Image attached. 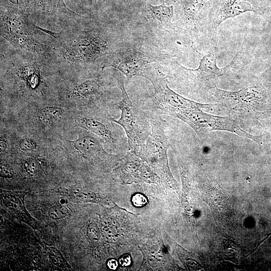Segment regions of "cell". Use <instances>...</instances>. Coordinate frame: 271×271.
Segmentation results:
<instances>
[{
  "label": "cell",
  "instance_id": "obj_32",
  "mask_svg": "<svg viewBox=\"0 0 271 271\" xmlns=\"http://www.w3.org/2000/svg\"><path fill=\"white\" fill-rule=\"evenodd\" d=\"M60 204L65 205L67 203V201L65 199H62L60 200Z\"/></svg>",
  "mask_w": 271,
  "mask_h": 271
},
{
  "label": "cell",
  "instance_id": "obj_11",
  "mask_svg": "<svg viewBox=\"0 0 271 271\" xmlns=\"http://www.w3.org/2000/svg\"><path fill=\"white\" fill-rule=\"evenodd\" d=\"M57 3L53 0H1V6L6 10L22 13L27 16L51 12Z\"/></svg>",
  "mask_w": 271,
  "mask_h": 271
},
{
  "label": "cell",
  "instance_id": "obj_14",
  "mask_svg": "<svg viewBox=\"0 0 271 271\" xmlns=\"http://www.w3.org/2000/svg\"><path fill=\"white\" fill-rule=\"evenodd\" d=\"M85 127L106 142L114 143V140L110 129L103 122L93 118H84L82 119Z\"/></svg>",
  "mask_w": 271,
  "mask_h": 271
},
{
  "label": "cell",
  "instance_id": "obj_2",
  "mask_svg": "<svg viewBox=\"0 0 271 271\" xmlns=\"http://www.w3.org/2000/svg\"><path fill=\"white\" fill-rule=\"evenodd\" d=\"M124 42L100 27L89 28L65 37L58 51L60 56L71 63H94L100 57L117 51Z\"/></svg>",
  "mask_w": 271,
  "mask_h": 271
},
{
  "label": "cell",
  "instance_id": "obj_23",
  "mask_svg": "<svg viewBox=\"0 0 271 271\" xmlns=\"http://www.w3.org/2000/svg\"><path fill=\"white\" fill-rule=\"evenodd\" d=\"M19 147L22 151H30L36 149L37 144L30 139L23 138L20 141Z\"/></svg>",
  "mask_w": 271,
  "mask_h": 271
},
{
  "label": "cell",
  "instance_id": "obj_4",
  "mask_svg": "<svg viewBox=\"0 0 271 271\" xmlns=\"http://www.w3.org/2000/svg\"><path fill=\"white\" fill-rule=\"evenodd\" d=\"M139 76L146 78L151 83L156 104L165 114L176 118L181 113L199 109H210L216 105L199 103L176 93L169 87L167 75L151 64Z\"/></svg>",
  "mask_w": 271,
  "mask_h": 271
},
{
  "label": "cell",
  "instance_id": "obj_5",
  "mask_svg": "<svg viewBox=\"0 0 271 271\" xmlns=\"http://www.w3.org/2000/svg\"><path fill=\"white\" fill-rule=\"evenodd\" d=\"M116 80L121 92V99L118 103L121 113L118 119L111 120L123 128L127 138L128 150L136 153L149 135L151 127L149 128L148 120L143 111L136 107L129 98L120 72L117 73Z\"/></svg>",
  "mask_w": 271,
  "mask_h": 271
},
{
  "label": "cell",
  "instance_id": "obj_27",
  "mask_svg": "<svg viewBox=\"0 0 271 271\" xmlns=\"http://www.w3.org/2000/svg\"><path fill=\"white\" fill-rule=\"evenodd\" d=\"M14 173L12 168L7 164L1 166V175L4 177L10 178L14 176Z\"/></svg>",
  "mask_w": 271,
  "mask_h": 271
},
{
  "label": "cell",
  "instance_id": "obj_21",
  "mask_svg": "<svg viewBox=\"0 0 271 271\" xmlns=\"http://www.w3.org/2000/svg\"><path fill=\"white\" fill-rule=\"evenodd\" d=\"M69 213V210L65 205H55L49 208V216L53 219H59L65 217Z\"/></svg>",
  "mask_w": 271,
  "mask_h": 271
},
{
  "label": "cell",
  "instance_id": "obj_3",
  "mask_svg": "<svg viewBox=\"0 0 271 271\" xmlns=\"http://www.w3.org/2000/svg\"><path fill=\"white\" fill-rule=\"evenodd\" d=\"M172 57L150 41L139 39L124 42L117 51L109 55L110 58L101 68H114L129 80L139 76L152 63L163 62Z\"/></svg>",
  "mask_w": 271,
  "mask_h": 271
},
{
  "label": "cell",
  "instance_id": "obj_7",
  "mask_svg": "<svg viewBox=\"0 0 271 271\" xmlns=\"http://www.w3.org/2000/svg\"><path fill=\"white\" fill-rule=\"evenodd\" d=\"M213 0H178L176 8L177 28L187 33L192 40L206 38L212 42L208 33V14Z\"/></svg>",
  "mask_w": 271,
  "mask_h": 271
},
{
  "label": "cell",
  "instance_id": "obj_18",
  "mask_svg": "<svg viewBox=\"0 0 271 271\" xmlns=\"http://www.w3.org/2000/svg\"><path fill=\"white\" fill-rule=\"evenodd\" d=\"M2 199L5 206L16 213L21 214L24 213L27 217L29 216L25 209L23 200H21L18 195L13 193H3Z\"/></svg>",
  "mask_w": 271,
  "mask_h": 271
},
{
  "label": "cell",
  "instance_id": "obj_8",
  "mask_svg": "<svg viewBox=\"0 0 271 271\" xmlns=\"http://www.w3.org/2000/svg\"><path fill=\"white\" fill-rule=\"evenodd\" d=\"M209 94L232 112L239 113L256 111L270 100L269 91L262 85L245 87L234 91L216 87L211 89Z\"/></svg>",
  "mask_w": 271,
  "mask_h": 271
},
{
  "label": "cell",
  "instance_id": "obj_24",
  "mask_svg": "<svg viewBox=\"0 0 271 271\" xmlns=\"http://www.w3.org/2000/svg\"><path fill=\"white\" fill-rule=\"evenodd\" d=\"M132 204L138 207L145 206L148 202L146 197L141 193H136L131 198Z\"/></svg>",
  "mask_w": 271,
  "mask_h": 271
},
{
  "label": "cell",
  "instance_id": "obj_17",
  "mask_svg": "<svg viewBox=\"0 0 271 271\" xmlns=\"http://www.w3.org/2000/svg\"><path fill=\"white\" fill-rule=\"evenodd\" d=\"M63 114V109L57 106H46L38 109L37 116L42 121L52 123L62 118Z\"/></svg>",
  "mask_w": 271,
  "mask_h": 271
},
{
  "label": "cell",
  "instance_id": "obj_19",
  "mask_svg": "<svg viewBox=\"0 0 271 271\" xmlns=\"http://www.w3.org/2000/svg\"><path fill=\"white\" fill-rule=\"evenodd\" d=\"M49 258L52 263L61 268H70L62 253L56 248L50 247L48 251Z\"/></svg>",
  "mask_w": 271,
  "mask_h": 271
},
{
  "label": "cell",
  "instance_id": "obj_16",
  "mask_svg": "<svg viewBox=\"0 0 271 271\" xmlns=\"http://www.w3.org/2000/svg\"><path fill=\"white\" fill-rule=\"evenodd\" d=\"M20 76L27 81L29 86L33 88H36L39 83V69L34 64H25L22 66L19 71Z\"/></svg>",
  "mask_w": 271,
  "mask_h": 271
},
{
  "label": "cell",
  "instance_id": "obj_30",
  "mask_svg": "<svg viewBox=\"0 0 271 271\" xmlns=\"http://www.w3.org/2000/svg\"><path fill=\"white\" fill-rule=\"evenodd\" d=\"M118 265V261L115 259H109L107 262V267L111 269L115 270Z\"/></svg>",
  "mask_w": 271,
  "mask_h": 271
},
{
  "label": "cell",
  "instance_id": "obj_10",
  "mask_svg": "<svg viewBox=\"0 0 271 271\" xmlns=\"http://www.w3.org/2000/svg\"><path fill=\"white\" fill-rule=\"evenodd\" d=\"M259 7L254 0H213L208 14V29L212 42H215L217 29L224 21L248 12L257 13Z\"/></svg>",
  "mask_w": 271,
  "mask_h": 271
},
{
  "label": "cell",
  "instance_id": "obj_31",
  "mask_svg": "<svg viewBox=\"0 0 271 271\" xmlns=\"http://www.w3.org/2000/svg\"><path fill=\"white\" fill-rule=\"evenodd\" d=\"M7 149V144L3 141H1V152H4Z\"/></svg>",
  "mask_w": 271,
  "mask_h": 271
},
{
  "label": "cell",
  "instance_id": "obj_33",
  "mask_svg": "<svg viewBox=\"0 0 271 271\" xmlns=\"http://www.w3.org/2000/svg\"><path fill=\"white\" fill-rule=\"evenodd\" d=\"M270 235H271V233H269L266 236V237L262 240V241H263L266 238H267Z\"/></svg>",
  "mask_w": 271,
  "mask_h": 271
},
{
  "label": "cell",
  "instance_id": "obj_6",
  "mask_svg": "<svg viewBox=\"0 0 271 271\" xmlns=\"http://www.w3.org/2000/svg\"><path fill=\"white\" fill-rule=\"evenodd\" d=\"M1 11V35L15 48L26 53L39 54L45 46L35 37L26 15L10 10Z\"/></svg>",
  "mask_w": 271,
  "mask_h": 271
},
{
  "label": "cell",
  "instance_id": "obj_20",
  "mask_svg": "<svg viewBox=\"0 0 271 271\" xmlns=\"http://www.w3.org/2000/svg\"><path fill=\"white\" fill-rule=\"evenodd\" d=\"M70 196L77 201H87L91 199V193L79 186L72 187L69 190Z\"/></svg>",
  "mask_w": 271,
  "mask_h": 271
},
{
  "label": "cell",
  "instance_id": "obj_13",
  "mask_svg": "<svg viewBox=\"0 0 271 271\" xmlns=\"http://www.w3.org/2000/svg\"><path fill=\"white\" fill-rule=\"evenodd\" d=\"M69 142L75 150L83 156L88 157L105 153L99 142L92 137L84 136Z\"/></svg>",
  "mask_w": 271,
  "mask_h": 271
},
{
  "label": "cell",
  "instance_id": "obj_15",
  "mask_svg": "<svg viewBox=\"0 0 271 271\" xmlns=\"http://www.w3.org/2000/svg\"><path fill=\"white\" fill-rule=\"evenodd\" d=\"M101 84L96 79L86 80L76 85L72 90L70 97H86L98 94L101 90Z\"/></svg>",
  "mask_w": 271,
  "mask_h": 271
},
{
  "label": "cell",
  "instance_id": "obj_29",
  "mask_svg": "<svg viewBox=\"0 0 271 271\" xmlns=\"http://www.w3.org/2000/svg\"><path fill=\"white\" fill-rule=\"evenodd\" d=\"M93 10L98 11L106 0H88Z\"/></svg>",
  "mask_w": 271,
  "mask_h": 271
},
{
  "label": "cell",
  "instance_id": "obj_1",
  "mask_svg": "<svg viewBox=\"0 0 271 271\" xmlns=\"http://www.w3.org/2000/svg\"><path fill=\"white\" fill-rule=\"evenodd\" d=\"M198 67L190 69L182 65L174 58L168 64L169 72L166 74L187 93L205 95L217 87L218 79L223 76H232L241 70L249 63L248 56L242 49L238 51L232 60L225 67L219 68L214 52L203 54Z\"/></svg>",
  "mask_w": 271,
  "mask_h": 271
},
{
  "label": "cell",
  "instance_id": "obj_9",
  "mask_svg": "<svg viewBox=\"0 0 271 271\" xmlns=\"http://www.w3.org/2000/svg\"><path fill=\"white\" fill-rule=\"evenodd\" d=\"M176 118L188 124L199 136L211 131H226L262 144L261 136L247 132L235 120L229 116L214 115L199 109L181 113Z\"/></svg>",
  "mask_w": 271,
  "mask_h": 271
},
{
  "label": "cell",
  "instance_id": "obj_28",
  "mask_svg": "<svg viewBox=\"0 0 271 271\" xmlns=\"http://www.w3.org/2000/svg\"><path fill=\"white\" fill-rule=\"evenodd\" d=\"M119 262L120 264L124 267L129 266L131 262V259L130 256L126 254L122 255L119 259Z\"/></svg>",
  "mask_w": 271,
  "mask_h": 271
},
{
  "label": "cell",
  "instance_id": "obj_12",
  "mask_svg": "<svg viewBox=\"0 0 271 271\" xmlns=\"http://www.w3.org/2000/svg\"><path fill=\"white\" fill-rule=\"evenodd\" d=\"M147 10L151 20L160 28L168 32L176 30L177 27L173 22L175 15L173 6H167L164 3L157 6L148 4Z\"/></svg>",
  "mask_w": 271,
  "mask_h": 271
},
{
  "label": "cell",
  "instance_id": "obj_26",
  "mask_svg": "<svg viewBox=\"0 0 271 271\" xmlns=\"http://www.w3.org/2000/svg\"><path fill=\"white\" fill-rule=\"evenodd\" d=\"M24 168L29 175H33L36 170V162L33 159L29 158L25 161Z\"/></svg>",
  "mask_w": 271,
  "mask_h": 271
},
{
  "label": "cell",
  "instance_id": "obj_25",
  "mask_svg": "<svg viewBox=\"0 0 271 271\" xmlns=\"http://www.w3.org/2000/svg\"><path fill=\"white\" fill-rule=\"evenodd\" d=\"M87 236L91 240H97L99 237V229L97 226L93 223L89 224L87 229Z\"/></svg>",
  "mask_w": 271,
  "mask_h": 271
},
{
  "label": "cell",
  "instance_id": "obj_22",
  "mask_svg": "<svg viewBox=\"0 0 271 271\" xmlns=\"http://www.w3.org/2000/svg\"><path fill=\"white\" fill-rule=\"evenodd\" d=\"M65 0H57L56 9L61 14L66 17L77 20L80 15L75 13L68 8L65 4Z\"/></svg>",
  "mask_w": 271,
  "mask_h": 271
}]
</instances>
